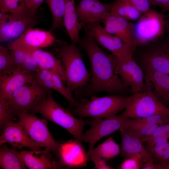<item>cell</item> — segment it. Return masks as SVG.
Listing matches in <instances>:
<instances>
[{
    "mask_svg": "<svg viewBox=\"0 0 169 169\" xmlns=\"http://www.w3.org/2000/svg\"><path fill=\"white\" fill-rule=\"evenodd\" d=\"M120 151L119 145L111 136L96 148L88 150L86 153L88 157L90 156L94 155L103 159H109L120 154Z\"/></svg>",
    "mask_w": 169,
    "mask_h": 169,
    "instance_id": "26",
    "label": "cell"
},
{
    "mask_svg": "<svg viewBox=\"0 0 169 169\" xmlns=\"http://www.w3.org/2000/svg\"><path fill=\"white\" fill-rule=\"evenodd\" d=\"M35 77L36 74L28 73L19 67H14L0 74V95L8 100L15 91Z\"/></svg>",
    "mask_w": 169,
    "mask_h": 169,
    "instance_id": "17",
    "label": "cell"
},
{
    "mask_svg": "<svg viewBox=\"0 0 169 169\" xmlns=\"http://www.w3.org/2000/svg\"><path fill=\"white\" fill-rule=\"evenodd\" d=\"M143 70L145 76V91H151L162 103L168 107L169 74L151 70Z\"/></svg>",
    "mask_w": 169,
    "mask_h": 169,
    "instance_id": "19",
    "label": "cell"
},
{
    "mask_svg": "<svg viewBox=\"0 0 169 169\" xmlns=\"http://www.w3.org/2000/svg\"><path fill=\"white\" fill-rule=\"evenodd\" d=\"M57 56L61 63L65 83L69 93L72 95L74 91L88 84L91 74L86 68L80 51L76 44L63 43L57 50Z\"/></svg>",
    "mask_w": 169,
    "mask_h": 169,
    "instance_id": "2",
    "label": "cell"
},
{
    "mask_svg": "<svg viewBox=\"0 0 169 169\" xmlns=\"http://www.w3.org/2000/svg\"><path fill=\"white\" fill-rule=\"evenodd\" d=\"M103 23L106 31L119 37L126 45L132 56L136 48L133 33L134 23L111 12Z\"/></svg>",
    "mask_w": 169,
    "mask_h": 169,
    "instance_id": "12",
    "label": "cell"
},
{
    "mask_svg": "<svg viewBox=\"0 0 169 169\" xmlns=\"http://www.w3.org/2000/svg\"><path fill=\"white\" fill-rule=\"evenodd\" d=\"M48 90L42 86L35 77L15 91L6 100L17 115L20 112H29L44 101Z\"/></svg>",
    "mask_w": 169,
    "mask_h": 169,
    "instance_id": "9",
    "label": "cell"
},
{
    "mask_svg": "<svg viewBox=\"0 0 169 169\" xmlns=\"http://www.w3.org/2000/svg\"><path fill=\"white\" fill-rule=\"evenodd\" d=\"M36 77L38 83L52 80V71L39 67L36 74Z\"/></svg>",
    "mask_w": 169,
    "mask_h": 169,
    "instance_id": "40",
    "label": "cell"
},
{
    "mask_svg": "<svg viewBox=\"0 0 169 169\" xmlns=\"http://www.w3.org/2000/svg\"><path fill=\"white\" fill-rule=\"evenodd\" d=\"M44 87L49 89L56 90V87L52 80H50L45 81L39 83Z\"/></svg>",
    "mask_w": 169,
    "mask_h": 169,
    "instance_id": "46",
    "label": "cell"
},
{
    "mask_svg": "<svg viewBox=\"0 0 169 169\" xmlns=\"http://www.w3.org/2000/svg\"><path fill=\"white\" fill-rule=\"evenodd\" d=\"M142 169H156V164L153 159L152 157L142 166Z\"/></svg>",
    "mask_w": 169,
    "mask_h": 169,
    "instance_id": "45",
    "label": "cell"
},
{
    "mask_svg": "<svg viewBox=\"0 0 169 169\" xmlns=\"http://www.w3.org/2000/svg\"><path fill=\"white\" fill-rule=\"evenodd\" d=\"M142 14L150 9L152 5L150 0H127Z\"/></svg>",
    "mask_w": 169,
    "mask_h": 169,
    "instance_id": "39",
    "label": "cell"
},
{
    "mask_svg": "<svg viewBox=\"0 0 169 169\" xmlns=\"http://www.w3.org/2000/svg\"><path fill=\"white\" fill-rule=\"evenodd\" d=\"M132 57L143 70L169 74V40L162 37L137 47Z\"/></svg>",
    "mask_w": 169,
    "mask_h": 169,
    "instance_id": "5",
    "label": "cell"
},
{
    "mask_svg": "<svg viewBox=\"0 0 169 169\" xmlns=\"http://www.w3.org/2000/svg\"><path fill=\"white\" fill-rule=\"evenodd\" d=\"M145 146L156 162V169H161L169 164V141L156 144L147 143Z\"/></svg>",
    "mask_w": 169,
    "mask_h": 169,
    "instance_id": "27",
    "label": "cell"
},
{
    "mask_svg": "<svg viewBox=\"0 0 169 169\" xmlns=\"http://www.w3.org/2000/svg\"><path fill=\"white\" fill-rule=\"evenodd\" d=\"M56 41V38L50 31L30 28L10 44L24 49H33L51 46Z\"/></svg>",
    "mask_w": 169,
    "mask_h": 169,
    "instance_id": "18",
    "label": "cell"
},
{
    "mask_svg": "<svg viewBox=\"0 0 169 169\" xmlns=\"http://www.w3.org/2000/svg\"><path fill=\"white\" fill-rule=\"evenodd\" d=\"M50 151L22 150L18 155L26 166L30 169H59L62 167L58 161L52 157Z\"/></svg>",
    "mask_w": 169,
    "mask_h": 169,
    "instance_id": "21",
    "label": "cell"
},
{
    "mask_svg": "<svg viewBox=\"0 0 169 169\" xmlns=\"http://www.w3.org/2000/svg\"><path fill=\"white\" fill-rule=\"evenodd\" d=\"M31 15L34 17L37 10L44 0H25Z\"/></svg>",
    "mask_w": 169,
    "mask_h": 169,
    "instance_id": "42",
    "label": "cell"
},
{
    "mask_svg": "<svg viewBox=\"0 0 169 169\" xmlns=\"http://www.w3.org/2000/svg\"><path fill=\"white\" fill-rule=\"evenodd\" d=\"M18 115L12 107L0 95V129L2 130L11 121L17 120Z\"/></svg>",
    "mask_w": 169,
    "mask_h": 169,
    "instance_id": "32",
    "label": "cell"
},
{
    "mask_svg": "<svg viewBox=\"0 0 169 169\" xmlns=\"http://www.w3.org/2000/svg\"><path fill=\"white\" fill-rule=\"evenodd\" d=\"M85 25L94 39L100 45L109 50L120 63H125L132 56L126 45L115 35L109 33L99 23H89Z\"/></svg>",
    "mask_w": 169,
    "mask_h": 169,
    "instance_id": "11",
    "label": "cell"
},
{
    "mask_svg": "<svg viewBox=\"0 0 169 169\" xmlns=\"http://www.w3.org/2000/svg\"><path fill=\"white\" fill-rule=\"evenodd\" d=\"M34 17H17L11 14L0 13V42L16 39L35 24Z\"/></svg>",
    "mask_w": 169,
    "mask_h": 169,
    "instance_id": "14",
    "label": "cell"
},
{
    "mask_svg": "<svg viewBox=\"0 0 169 169\" xmlns=\"http://www.w3.org/2000/svg\"><path fill=\"white\" fill-rule=\"evenodd\" d=\"M129 99L120 94L103 97H91L90 100L83 99L76 107L69 110L73 115L81 118H108L115 116L126 108Z\"/></svg>",
    "mask_w": 169,
    "mask_h": 169,
    "instance_id": "3",
    "label": "cell"
},
{
    "mask_svg": "<svg viewBox=\"0 0 169 169\" xmlns=\"http://www.w3.org/2000/svg\"><path fill=\"white\" fill-rule=\"evenodd\" d=\"M122 113L132 119L156 114L169 116V108L162 103L151 91H146L129 96L127 106Z\"/></svg>",
    "mask_w": 169,
    "mask_h": 169,
    "instance_id": "7",
    "label": "cell"
},
{
    "mask_svg": "<svg viewBox=\"0 0 169 169\" xmlns=\"http://www.w3.org/2000/svg\"><path fill=\"white\" fill-rule=\"evenodd\" d=\"M23 49L25 55L21 68L28 73L36 74L39 67L32 54L31 49Z\"/></svg>",
    "mask_w": 169,
    "mask_h": 169,
    "instance_id": "35",
    "label": "cell"
},
{
    "mask_svg": "<svg viewBox=\"0 0 169 169\" xmlns=\"http://www.w3.org/2000/svg\"><path fill=\"white\" fill-rule=\"evenodd\" d=\"M169 139V133L161 134L147 140L145 142L152 144H156L166 142Z\"/></svg>",
    "mask_w": 169,
    "mask_h": 169,
    "instance_id": "43",
    "label": "cell"
},
{
    "mask_svg": "<svg viewBox=\"0 0 169 169\" xmlns=\"http://www.w3.org/2000/svg\"><path fill=\"white\" fill-rule=\"evenodd\" d=\"M86 120L91 127L83 134L82 141L89 143L88 150L93 149L96 143L104 137L116 131L128 129L130 122V118L122 113L105 120L91 118Z\"/></svg>",
    "mask_w": 169,
    "mask_h": 169,
    "instance_id": "10",
    "label": "cell"
},
{
    "mask_svg": "<svg viewBox=\"0 0 169 169\" xmlns=\"http://www.w3.org/2000/svg\"><path fill=\"white\" fill-rule=\"evenodd\" d=\"M152 5L159 6L163 12L169 13V0H150Z\"/></svg>",
    "mask_w": 169,
    "mask_h": 169,
    "instance_id": "44",
    "label": "cell"
},
{
    "mask_svg": "<svg viewBox=\"0 0 169 169\" xmlns=\"http://www.w3.org/2000/svg\"><path fill=\"white\" fill-rule=\"evenodd\" d=\"M83 28L84 36L78 43L86 53L90 63V79L89 84L85 86L87 94L91 97L101 92L110 95L131 92L116 72L117 58L112 53L105 52L99 47L85 25Z\"/></svg>",
    "mask_w": 169,
    "mask_h": 169,
    "instance_id": "1",
    "label": "cell"
},
{
    "mask_svg": "<svg viewBox=\"0 0 169 169\" xmlns=\"http://www.w3.org/2000/svg\"><path fill=\"white\" fill-rule=\"evenodd\" d=\"M8 48L13 66L21 68L25 55V50L17 46L10 44Z\"/></svg>",
    "mask_w": 169,
    "mask_h": 169,
    "instance_id": "36",
    "label": "cell"
},
{
    "mask_svg": "<svg viewBox=\"0 0 169 169\" xmlns=\"http://www.w3.org/2000/svg\"><path fill=\"white\" fill-rule=\"evenodd\" d=\"M168 107L169 108V106H168Z\"/></svg>",
    "mask_w": 169,
    "mask_h": 169,
    "instance_id": "49",
    "label": "cell"
},
{
    "mask_svg": "<svg viewBox=\"0 0 169 169\" xmlns=\"http://www.w3.org/2000/svg\"><path fill=\"white\" fill-rule=\"evenodd\" d=\"M32 113L41 115L47 120L52 121L65 129L74 138L81 142L86 120L75 117L69 110L62 107L53 98L50 89L44 101L34 109Z\"/></svg>",
    "mask_w": 169,
    "mask_h": 169,
    "instance_id": "4",
    "label": "cell"
},
{
    "mask_svg": "<svg viewBox=\"0 0 169 169\" xmlns=\"http://www.w3.org/2000/svg\"><path fill=\"white\" fill-rule=\"evenodd\" d=\"M162 169H169V164L163 166Z\"/></svg>",
    "mask_w": 169,
    "mask_h": 169,
    "instance_id": "48",
    "label": "cell"
},
{
    "mask_svg": "<svg viewBox=\"0 0 169 169\" xmlns=\"http://www.w3.org/2000/svg\"><path fill=\"white\" fill-rule=\"evenodd\" d=\"M32 54L40 68L54 71L65 82L64 71L60 60L51 53L40 49H31Z\"/></svg>",
    "mask_w": 169,
    "mask_h": 169,
    "instance_id": "24",
    "label": "cell"
},
{
    "mask_svg": "<svg viewBox=\"0 0 169 169\" xmlns=\"http://www.w3.org/2000/svg\"><path fill=\"white\" fill-rule=\"evenodd\" d=\"M16 148H9L5 144L0 148V166L4 169H24L27 167L19 157Z\"/></svg>",
    "mask_w": 169,
    "mask_h": 169,
    "instance_id": "25",
    "label": "cell"
},
{
    "mask_svg": "<svg viewBox=\"0 0 169 169\" xmlns=\"http://www.w3.org/2000/svg\"><path fill=\"white\" fill-rule=\"evenodd\" d=\"M18 122L33 141L57 156L60 143L50 134L47 127L46 119L39 118L33 113L26 112L18 113Z\"/></svg>",
    "mask_w": 169,
    "mask_h": 169,
    "instance_id": "8",
    "label": "cell"
},
{
    "mask_svg": "<svg viewBox=\"0 0 169 169\" xmlns=\"http://www.w3.org/2000/svg\"><path fill=\"white\" fill-rule=\"evenodd\" d=\"M116 71L124 85L133 94L145 91L144 74L133 57L125 63L118 62Z\"/></svg>",
    "mask_w": 169,
    "mask_h": 169,
    "instance_id": "15",
    "label": "cell"
},
{
    "mask_svg": "<svg viewBox=\"0 0 169 169\" xmlns=\"http://www.w3.org/2000/svg\"><path fill=\"white\" fill-rule=\"evenodd\" d=\"M115 1L101 3L98 0H81L76 7L78 20L84 25L102 22L110 12Z\"/></svg>",
    "mask_w": 169,
    "mask_h": 169,
    "instance_id": "13",
    "label": "cell"
},
{
    "mask_svg": "<svg viewBox=\"0 0 169 169\" xmlns=\"http://www.w3.org/2000/svg\"><path fill=\"white\" fill-rule=\"evenodd\" d=\"M111 12L128 21L137 20L142 14L127 0H116Z\"/></svg>",
    "mask_w": 169,
    "mask_h": 169,
    "instance_id": "29",
    "label": "cell"
},
{
    "mask_svg": "<svg viewBox=\"0 0 169 169\" xmlns=\"http://www.w3.org/2000/svg\"><path fill=\"white\" fill-rule=\"evenodd\" d=\"M81 143L74 139V140H72L64 143H60L57 157L62 168H71L84 165L79 160L82 159V156L88 158L89 157L84 151Z\"/></svg>",
    "mask_w": 169,
    "mask_h": 169,
    "instance_id": "22",
    "label": "cell"
},
{
    "mask_svg": "<svg viewBox=\"0 0 169 169\" xmlns=\"http://www.w3.org/2000/svg\"><path fill=\"white\" fill-rule=\"evenodd\" d=\"M165 16L162 13L150 8L143 13L134 23L133 33L136 47L147 44L164 34Z\"/></svg>",
    "mask_w": 169,
    "mask_h": 169,
    "instance_id": "6",
    "label": "cell"
},
{
    "mask_svg": "<svg viewBox=\"0 0 169 169\" xmlns=\"http://www.w3.org/2000/svg\"><path fill=\"white\" fill-rule=\"evenodd\" d=\"M143 164L140 159L136 156L126 158L120 165V169H141Z\"/></svg>",
    "mask_w": 169,
    "mask_h": 169,
    "instance_id": "38",
    "label": "cell"
},
{
    "mask_svg": "<svg viewBox=\"0 0 169 169\" xmlns=\"http://www.w3.org/2000/svg\"><path fill=\"white\" fill-rule=\"evenodd\" d=\"M121 138L120 156L139 158L143 164L152 157L134 132L129 129L120 131Z\"/></svg>",
    "mask_w": 169,
    "mask_h": 169,
    "instance_id": "20",
    "label": "cell"
},
{
    "mask_svg": "<svg viewBox=\"0 0 169 169\" xmlns=\"http://www.w3.org/2000/svg\"><path fill=\"white\" fill-rule=\"evenodd\" d=\"M165 29L167 32V38L169 40V15L168 17L165 18Z\"/></svg>",
    "mask_w": 169,
    "mask_h": 169,
    "instance_id": "47",
    "label": "cell"
},
{
    "mask_svg": "<svg viewBox=\"0 0 169 169\" xmlns=\"http://www.w3.org/2000/svg\"><path fill=\"white\" fill-rule=\"evenodd\" d=\"M135 119L139 122L149 125H160L169 123V116L163 115H154L145 118Z\"/></svg>",
    "mask_w": 169,
    "mask_h": 169,
    "instance_id": "37",
    "label": "cell"
},
{
    "mask_svg": "<svg viewBox=\"0 0 169 169\" xmlns=\"http://www.w3.org/2000/svg\"><path fill=\"white\" fill-rule=\"evenodd\" d=\"M0 10L1 12L10 13L21 18L33 17L25 0H0Z\"/></svg>",
    "mask_w": 169,
    "mask_h": 169,
    "instance_id": "28",
    "label": "cell"
},
{
    "mask_svg": "<svg viewBox=\"0 0 169 169\" xmlns=\"http://www.w3.org/2000/svg\"><path fill=\"white\" fill-rule=\"evenodd\" d=\"M158 126L157 125L144 124L133 119L130 120L128 129L133 131L141 141L143 139L152 135Z\"/></svg>",
    "mask_w": 169,
    "mask_h": 169,
    "instance_id": "31",
    "label": "cell"
},
{
    "mask_svg": "<svg viewBox=\"0 0 169 169\" xmlns=\"http://www.w3.org/2000/svg\"><path fill=\"white\" fill-rule=\"evenodd\" d=\"M52 72V80L56 87V91L63 96L71 106L74 107L77 106L79 104V101L74 99L72 95L68 92L66 87L64 86V81L59 75L54 71Z\"/></svg>",
    "mask_w": 169,
    "mask_h": 169,
    "instance_id": "33",
    "label": "cell"
},
{
    "mask_svg": "<svg viewBox=\"0 0 169 169\" xmlns=\"http://www.w3.org/2000/svg\"><path fill=\"white\" fill-rule=\"evenodd\" d=\"M63 24L71 39V43L76 44L80 39L79 31L84 24L78 20L75 0H66Z\"/></svg>",
    "mask_w": 169,
    "mask_h": 169,
    "instance_id": "23",
    "label": "cell"
},
{
    "mask_svg": "<svg viewBox=\"0 0 169 169\" xmlns=\"http://www.w3.org/2000/svg\"><path fill=\"white\" fill-rule=\"evenodd\" d=\"M66 1V0H46L53 17V22L50 30L51 32L64 26L63 18Z\"/></svg>",
    "mask_w": 169,
    "mask_h": 169,
    "instance_id": "30",
    "label": "cell"
},
{
    "mask_svg": "<svg viewBox=\"0 0 169 169\" xmlns=\"http://www.w3.org/2000/svg\"><path fill=\"white\" fill-rule=\"evenodd\" d=\"M8 47L0 45V74L7 72L14 68Z\"/></svg>",
    "mask_w": 169,
    "mask_h": 169,
    "instance_id": "34",
    "label": "cell"
},
{
    "mask_svg": "<svg viewBox=\"0 0 169 169\" xmlns=\"http://www.w3.org/2000/svg\"><path fill=\"white\" fill-rule=\"evenodd\" d=\"M8 143L13 148L26 147L32 150H42L41 146L33 141L17 122L11 121L3 129L0 136V146Z\"/></svg>",
    "mask_w": 169,
    "mask_h": 169,
    "instance_id": "16",
    "label": "cell"
},
{
    "mask_svg": "<svg viewBox=\"0 0 169 169\" xmlns=\"http://www.w3.org/2000/svg\"><path fill=\"white\" fill-rule=\"evenodd\" d=\"M90 157V160L94 163L95 165L94 169H113L112 167L107 164L103 158L94 155H91Z\"/></svg>",
    "mask_w": 169,
    "mask_h": 169,
    "instance_id": "41",
    "label": "cell"
}]
</instances>
